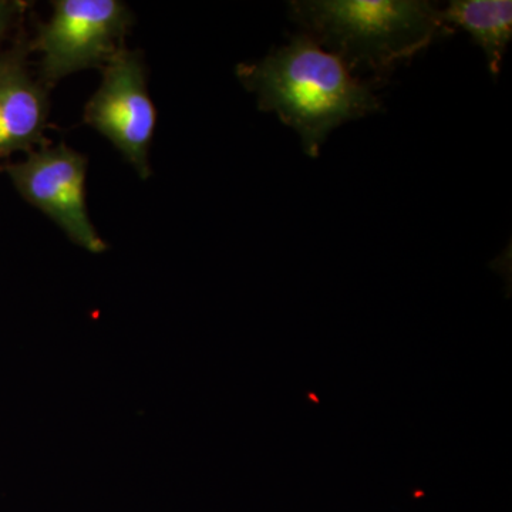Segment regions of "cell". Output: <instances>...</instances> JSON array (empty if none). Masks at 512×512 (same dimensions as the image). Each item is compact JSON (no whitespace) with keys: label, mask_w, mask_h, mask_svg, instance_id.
<instances>
[{"label":"cell","mask_w":512,"mask_h":512,"mask_svg":"<svg viewBox=\"0 0 512 512\" xmlns=\"http://www.w3.org/2000/svg\"><path fill=\"white\" fill-rule=\"evenodd\" d=\"M447 29L461 28L470 33L483 49L488 69L497 77L512 39L511 0H453L440 9Z\"/></svg>","instance_id":"obj_7"},{"label":"cell","mask_w":512,"mask_h":512,"mask_svg":"<svg viewBox=\"0 0 512 512\" xmlns=\"http://www.w3.org/2000/svg\"><path fill=\"white\" fill-rule=\"evenodd\" d=\"M25 8L26 3L0 0V40L6 35L15 19L22 15Z\"/></svg>","instance_id":"obj_8"},{"label":"cell","mask_w":512,"mask_h":512,"mask_svg":"<svg viewBox=\"0 0 512 512\" xmlns=\"http://www.w3.org/2000/svg\"><path fill=\"white\" fill-rule=\"evenodd\" d=\"M53 13L29 40L42 55L40 80L47 87L86 69H103L120 50L134 16L120 0H55Z\"/></svg>","instance_id":"obj_3"},{"label":"cell","mask_w":512,"mask_h":512,"mask_svg":"<svg viewBox=\"0 0 512 512\" xmlns=\"http://www.w3.org/2000/svg\"><path fill=\"white\" fill-rule=\"evenodd\" d=\"M237 77L259 110L275 113L299 134L312 158L335 128L383 109L369 86L301 32L264 59L238 64Z\"/></svg>","instance_id":"obj_1"},{"label":"cell","mask_w":512,"mask_h":512,"mask_svg":"<svg viewBox=\"0 0 512 512\" xmlns=\"http://www.w3.org/2000/svg\"><path fill=\"white\" fill-rule=\"evenodd\" d=\"M289 18L372 90L451 33L424 0H293Z\"/></svg>","instance_id":"obj_2"},{"label":"cell","mask_w":512,"mask_h":512,"mask_svg":"<svg viewBox=\"0 0 512 512\" xmlns=\"http://www.w3.org/2000/svg\"><path fill=\"white\" fill-rule=\"evenodd\" d=\"M97 92L84 107L83 121L107 138L140 178L151 177L150 148L157 110L148 93L140 52L123 49L101 69Z\"/></svg>","instance_id":"obj_4"},{"label":"cell","mask_w":512,"mask_h":512,"mask_svg":"<svg viewBox=\"0 0 512 512\" xmlns=\"http://www.w3.org/2000/svg\"><path fill=\"white\" fill-rule=\"evenodd\" d=\"M29 40L22 36L0 55V157L46 146L49 87L28 69Z\"/></svg>","instance_id":"obj_6"},{"label":"cell","mask_w":512,"mask_h":512,"mask_svg":"<svg viewBox=\"0 0 512 512\" xmlns=\"http://www.w3.org/2000/svg\"><path fill=\"white\" fill-rule=\"evenodd\" d=\"M6 173L16 190L55 222L70 241L93 254L106 251L89 217L86 202L87 157L66 144L37 148Z\"/></svg>","instance_id":"obj_5"}]
</instances>
